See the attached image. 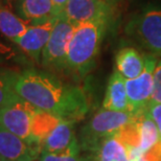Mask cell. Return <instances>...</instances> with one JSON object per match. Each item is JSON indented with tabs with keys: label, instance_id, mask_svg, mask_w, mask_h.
Here are the masks:
<instances>
[{
	"label": "cell",
	"instance_id": "obj_4",
	"mask_svg": "<svg viewBox=\"0 0 161 161\" xmlns=\"http://www.w3.org/2000/svg\"><path fill=\"white\" fill-rule=\"evenodd\" d=\"M37 108L16 95L0 108V125L16 136L35 147H39L31 136V121Z\"/></svg>",
	"mask_w": 161,
	"mask_h": 161
},
{
	"label": "cell",
	"instance_id": "obj_13",
	"mask_svg": "<svg viewBox=\"0 0 161 161\" xmlns=\"http://www.w3.org/2000/svg\"><path fill=\"white\" fill-rule=\"evenodd\" d=\"M78 139L75 134V121L61 120L42 142L41 152L60 153L67 150Z\"/></svg>",
	"mask_w": 161,
	"mask_h": 161
},
{
	"label": "cell",
	"instance_id": "obj_22",
	"mask_svg": "<svg viewBox=\"0 0 161 161\" xmlns=\"http://www.w3.org/2000/svg\"><path fill=\"white\" fill-rule=\"evenodd\" d=\"M17 57L18 53L14 48L0 40V64L11 62Z\"/></svg>",
	"mask_w": 161,
	"mask_h": 161
},
{
	"label": "cell",
	"instance_id": "obj_25",
	"mask_svg": "<svg viewBox=\"0 0 161 161\" xmlns=\"http://www.w3.org/2000/svg\"><path fill=\"white\" fill-rule=\"evenodd\" d=\"M51 1H53V4L54 6V9H56L57 15L60 17L62 15V13L64 12V9H65L68 0H51Z\"/></svg>",
	"mask_w": 161,
	"mask_h": 161
},
{
	"label": "cell",
	"instance_id": "obj_21",
	"mask_svg": "<svg viewBox=\"0 0 161 161\" xmlns=\"http://www.w3.org/2000/svg\"><path fill=\"white\" fill-rule=\"evenodd\" d=\"M16 95L17 94L12 89L4 73L0 72V108H2L3 106L11 102Z\"/></svg>",
	"mask_w": 161,
	"mask_h": 161
},
{
	"label": "cell",
	"instance_id": "obj_24",
	"mask_svg": "<svg viewBox=\"0 0 161 161\" xmlns=\"http://www.w3.org/2000/svg\"><path fill=\"white\" fill-rule=\"evenodd\" d=\"M143 157L147 161H161V139Z\"/></svg>",
	"mask_w": 161,
	"mask_h": 161
},
{
	"label": "cell",
	"instance_id": "obj_30",
	"mask_svg": "<svg viewBox=\"0 0 161 161\" xmlns=\"http://www.w3.org/2000/svg\"><path fill=\"white\" fill-rule=\"evenodd\" d=\"M108 1H110V2H111V0H108Z\"/></svg>",
	"mask_w": 161,
	"mask_h": 161
},
{
	"label": "cell",
	"instance_id": "obj_8",
	"mask_svg": "<svg viewBox=\"0 0 161 161\" xmlns=\"http://www.w3.org/2000/svg\"><path fill=\"white\" fill-rule=\"evenodd\" d=\"M111 13V2L108 0H68L61 16L78 26L91 21H109Z\"/></svg>",
	"mask_w": 161,
	"mask_h": 161
},
{
	"label": "cell",
	"instance_id": "obj_5",
	"mask_svg": "<svg viewBox=\"0 0 161 161\" xmlns=\"http://www.w3.org/2000/svg\"><path fill=\"white\" fill-rule=\"evenodd\" d=\"M75 25L60 16L41 57L42 65L56 70L67 69V51Z\"/></svg>",
	"mask_w": 161,
	"mask_h": 161
},
{
	"label": "cell",
	"instance_id": "obj_6",
	"mask_svg": "<svg viewBox=\"0 0 161 161\" xmlns=\"http://www.w3.org/2000/svg\"><path fill=\"white\" fill-rule=\"evenodd\" d=\"M157 59L153 54L144 56V69L136 79L125 80L129 106L134 115L144 113L149 108L153 93V76L157 65Z\"/></svg>",
	"mask_w": 161,
	"mask_h": 161
},
{
	"label": "cell",
	"instance_id": "obj_28",
	"mask_svg": "<svg viewBox=\"0 0 161 161\" xmlns=\"http://www.w3.org/2000/svg\"><path fill=\"white\" fill-rule=\"evenodd\" d=\"M138 161H147V160L146 158H144V157H142V158H141L140 160H138Z\"/></svg>",
	"mask_w": 161,
	"mask_h": 161
},
{
	"label": "cell",
	"instance_id": "obj_18",
	"mask_svg": "<svg viewBox=\"0 0 161 161\" xmlns=\"http://www.w3.org/2000/svg\"><path fill=\"white\" fill-rule=\"evenodd\" d=\"M93 155L96 161H129L127 150L116 137L103 141Z\"/></svg>",
	"mask_w": 161,
	"mask_h": 161
},
{
	"label": "cell",
	"instance_id": "obj_29",
	"mask_svg": "<svg viewBox=\"0 0 161 161\" xmlns=\"http://www.w3.org/2000/svg\"><path fill=\"white\" fill-rule=\"evenodd\" d=\"M0 161H5V160H2V159H0Z\"/></svg>",
	"mask_w": 161,
	"mask_h": 161
},
{
	"label": "cell",
	"instance_id": "obj_19",
	"mask_svg": "<svg viewBox=\"0 0 161 161\" xmlns=\"http://www.w3.org/2000/svg\"><path fill=\"white\" fill-rule=\"evenodd\" d=\"M80 147L79 139H76L68 149L60 153H47L41 152L38 161H80Z\"/></svg>",
	"mask_w": 161,
	"mask_h": 161
},
{
	"label": "cell",
	"instance_id": "obj_9",
	"mask_svg": "<svg viewBox=\"0 0 161 161\" xmlns=\"http://www.w3.org/2000/svg\"><path fill=\"white\" fill-rule=\"evenodd\" d=\"M41 147L27 143L0 125V159L5 161H34Z\"/></svg>",
	"mask_w": 161,
	"mask_h": 161
},
{
	"label": "cell",
	"instance_id": "obj_3",
	"mask_svg": "<svg viewBox=\"0 0 161 161\" xmlns=\"http://www.w3.org/2000/svg\"><path fill=\"white\" fill-rule=\"evenodd\" d=\"M133 118L134 114L131 112L111 111L102 108L80 130L78 138L80 150L87 154H93L103 141L116 136Z\"/></svg>",
	"mask_w": 161,
	"mask_h": 161
},
{
	"label": "cell",
	"instance_id": "obj_2",
	"mask_svg": "<svg viewBox=\"0 0 161 161\" xmlns=\"http://www.w3.org/2000/svg\"><path fill=\"white\" fill-rule=\"evenodd\" d=\"M108 22L91 21L75 26L67 51V69L80 76L93 69Z\"/></svg>",
	"mask_w": 161,
	"mask_h": 161
},
{
	"label": "cell",
	"instance_id": "obj_12",
	"mask_svg": "<svg viewBox=\"0 0 161 161\" xmlns=\"http://www.w3.org/2000/svg\"><path fill=\"white\" fill-rule=\"evenodd\" d=\"M103 109L119 112H131L129 106L125 79L116 70L109 79L105 98L103 101Z\"/></svg>",
	"mask_w": 161,
	"mask_h": 161
},
{
	"label": "cell",
	"instance_id": "obj_16",
	"mask_svg": "<svg viewBox=\"0 0 161 161\" xmlns=\"http://www.w3.org/2000/svg\"><path fill=\"white\" fill-rule=\"evenodd\" d=\"M61 120H63L62 118L56 115L37 109L31 121V136L35 142L41 147L45 138L60 124Z\"/></svg>",
	"mask_w": 161,
	"mask_h": 161
},
{
	"label": "cell",
	"instance_id": "obj_10",
	"mask_svg": "<svg viewBox=\"0 0 161 161\" xmlns=\"http://www.w3.org/2000/svg\"><path fill=\"white\" fill-rule=\"evenodd\" d=\"M58 18H54L43 24L31 25L28 30L15 42V44H17L34 61L41 62L42 53L49 40L50 34Z\"/></svg>",
	"mask_w": 161,
	"mask_h": 161
},
{
	"label": "cell",
	"instance_id": "obj_14",
	"mask_svg": "<svg viewBox=\"0 0 161 161\" xmlns=\"http://www.w3.org/2000/svg\"><path fill=\"white\" fill-rule=\"evenodd\" d=\"M116 71L125 80L136 79L144 69V56L133 47H125L115 57Z\"/></svg>",
	"mask_w": 161,
	"mask_h": 161
},
{
	"label": "cell",
	"instance_id": "obj_23",
	"mask_svg": "<svg viewBox=\"0 0 161 161\" xmlns=\"http://www.w3.org/2000/svg\"><path fill=\"white\" fill-rule=\"evenodd\" d=\"M147 113H149L151 118H152L154 122L156 124L159 135H160V139H161V104L149 106V108H147Z\"/></svg>",
	"mask_w": 161,
	"mask_h": 161
},
{
	"label": "cell",
	"instance_id": "obj_17",
	"mask_svg": "<svg viewBox=\"0 0 161 161\" xmlns=\"http://www.w3.org/2000/svg\"><path fill=\"white\" fill-rule=\"evenodd\" d=\"M136 116L140 130V150L146 154L160 140V135L156 124L151 118L147 111L137 114Z\"/></svg>",
	"mask_w": 161,
	"mask_h": 161
},
{
	"label": "cell",
	"instance_id": "obj_7",
	"mask_svg": "<svg viewBox=\"0 0 161 161\" xmlns=\"http://www.w3.org/2000/svg\"><path fill=\"white\" fill-rule=\"evenodd\" d=\"M130 34L150 54L161 58V9L142 13L130 24Z\"/></svg>",
	"mask_w": 161,
	"mask_h": 161
},
{
	"label": "cell",
	"instance_id": "obj_27",
	"mask_svg": "<svg viewBox=\"0 0 161 161\" xmlns=\"http://www.w3.org/2000/svg\"><path fill=\"white\" fill-rule=\"evenodd\" d=\"M1 1H2L3 4L6 5L8 8H13V6L15 5V3L17 0H1Z\"/></svg>",
	"mask_w": 161,
	"mask_h": 161
},
{
	"label": "cell",
	"instance_id": "obj_26",
	"mask_svg": "<svg viewBox=\"0 0 161 161\" xmlns=\"http://www.w3.org/2000/svg\"><path fill=\"white\" fill-rule=\"evenodd\" d=\"M80 161H96V158L93 154H86V155L82 156V160Z\"/></svg>",
	"mask_w": 161,
	"mask_h": 161
},
{
	"label": "cell",
	"instance_id": "obj_11",
	"mask_svg": "<svg viewBox=\"0 0 161 161\" xmlns=\"http://www.w3.org/2000/svg\"><path fill=\"white\" fill-rule=\"evenodd\" d=\"M17 15L30 25H39L58 18L51 0H17L14 5Z\"/></svg>",
	"mask_w": 161,
	"mask_h": 161
},
{
	"label": "cell",
	"instance_id": "obj_31",
	"mask_svg": "<svg viewBox=\"0 0 161 161\" xmlns=\"http://www.w3.org/2000/svg\"><path fill=\"white\" fill-rule=\"evenodd\" d=\"M34 161H38V160H34Z\"/></svg>",
	"mask_w": 161,
	"mask_h": 161
},
{
	"label": "cell",
	"instance_id": "obj_20",
	"mask_svg": "<svg viewBox=\"0 0 161 161\" xmlns=\"http://www.w3.org/2000/svg\"><path fill=\"white\" fill-rule=\"evenodd\" d=\"M161 104V60L157 62L153 76V93L150 105Z\"/></svg>",
	"mask_w": 161,
	"mask_h": 161
},
{
	"label": "cell",
	"instance_id": "obj_15",
	"mask_svg": "<svg viewBox=\"0 0 161 161\" xmlns=\"http://www.w3.org/2000/svg\"><path fill=\"white\" fill-rule=\"evenodd\" d=\"M30 26L31 25L26 21L18 15H15L0 0V31L6 38L15 43Z\"/></svg>",
	"mask_w": 161,
	"mask_h": 161
},
{
	"label": "cell",
	"instance_id": "obj_1",
	"mask_svg": "<svg viewBox=\"0 0 161 161\" xmlns=\"http://www.w3.org/2000/svg\"><path fill=\"white\" fill-rule=\"evenodd\" d=\"M3 73L16 94L38 110L75 122L89 110L87 96L80 87L67 85L50 72L25 69Z\"/></svg>",
	"mask_w": 161,
	"mask_h": 161
}]
</instances>
